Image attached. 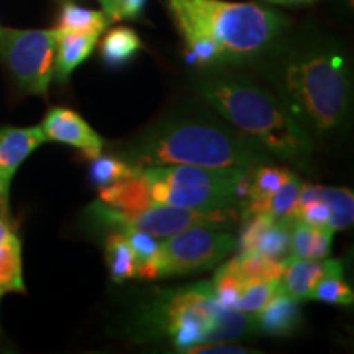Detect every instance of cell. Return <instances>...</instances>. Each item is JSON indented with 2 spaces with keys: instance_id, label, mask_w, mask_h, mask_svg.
<instances>
[{
  "instance_id": "cell-1",
  "label": "cell",
  "mask_w": 354,
  "mask_h": 354,
  "mask_svg": "<svg viewBox=\"0 0 354 354\" xmlns=\"http://www.w3.org/2000/svg\"><path fill=\"white\" fill-rule=\"evenodd\" d=\"M192 64L241 63L254 59L282 33L286 19L253 2L167 0Z\"/></svg>"
},
{
  "instance_id": "cell-2",
  "label": "cell",
  "mask_w": 354,
  "mask_h": 354,
  "mask_svg": "<svg viewBox=\"0 0 354 354\" xmlns=\"http://www.w3.org/2000/svg\"><path fill=\"white\" fill-rule=\"evenodd\" d=\"M135 167L192 165L251 171L271 161L263 146L207 117H174L149 128L127 151Z\"/></svg>"
},
{
  "instance_id": "cell-3",
  "label": "cell",
  "mask_w": 354,
  "mask_h": 354,
  "mask_svg": "<svg viewBox=\"0 0 354 354\" xmlns=\"http://www.w3.org/2000/svg\"><path fill=\"white\" fill-rule=\"evenodd\" d=\"M277 99L305 131L330 133L346 120L351 104V74L333 44L292 51L274 66Z\"/></svg>"
},
{
  "instance_id": "cell-4",
  "label": "cell",
  "mask_w": 354,
  "mask_h": 354,
  "mask_svg": "<svg viewBox=\"0 0 354 354\" xmlns=\"http://www.w3.org/2000/svg\"><path fill=\"white\" fill-rule=\"evenodd\" d=\"M201 95L220 117L274 156L304 161L313 151L310 133L269 88L245 77H212Z\"/></svg>"
},
{
  "instance_id": "cell-5",
  "label": "cell",
  "mask_w": 354,
  "mask_h": 354,
  "mask_svg": "<svg viewBox=\"0 0 354 354\" xmlns=\"http://www.w3.org/2000/svg\"><path fill=\"white\" fill-rule=\"evenodd\" d=\"M156 322L177 351L207 343H227L254 331V315L216 302L210 282L180 287L162 294Z\"/></svg>"
},
{
  "instance_id": "cell-6",
  "label": "cell",
  "mask_w": 354,
  "mask_h": 354,
  "mask_svg": "<svg viewBox=\"0 0 354 354\" xmlns=\"http://www.w3.org/2000/svg\"><path fill=\"white\" fill-rule=\"evenodd\" d=\"M153 205L183 207L198 212L230 210L245 198L250 171L192 165L138 167Z\"/></svg>"
},
{
  "instance_id": "cell-7",
  "label": "cell",
  "mask_w": 354,
  "mask_h": 354,
  "mask_svg": "<svg viewBox=\"0 0 354 354\" xmlns=\"http://www.w3.org/2000/svg\"><path fill=\"white\" fill-rule=\"evenodd\" d=\"M234 245L233 234L221 228L202 225L184 228L159 243L156 258L141 277L162 279L205 271L220 263Z\"/></svg>"
},
{
  "instance_id": "cell-8",
  "label": "cell",
  "mask_w": 354,
  "mask_h": 354,
  "mask_svg": "<svg viewBox=\"0 0 354 354\" xmlns=\"http://www.w3.org/2000/svg\"><path fill=\"white\" fill-rule=\"evenodd\" d=\"M56 28H0V59L20 88L35 95H46L55 77Z\"/></svg>"
},
{
  "instance_id": "cell-9",
  "label": "cell",
  "mask_w": 354,
  "mask_h": 354,
  "mask_svg": "<svg viewBox=\"0 0 354 354\" xmlns=\"http://www.w3.org/2000/svg\"><path fill=\"white\" fill-rule=\"evenodd\" d=\"M88 215L117 230H140L154 238H166L189 227L221 228L233 220L230 210L198 212L172 205H149L133 212L115 210L105 203L94 202L88 207Z\"/></svg>"
},
{
  "instance_id": "cell-10",
  "label": "cell",
  "mask_w": 354,
  "mask_h": 354,
  "mask_svg": "<svg viewBox=\"0 0 354 354\" xmlns=\"http://www.w3.org/2000/svg\"><path fill=\"white\" fill-rule=\"evenodd\" d=\"M243 220L241 251H254L279 261L290 258V228L294 221L274 218L268 214H253L243 216Z\"/></svg>"
},
{
  "instance_id": "cell-11",
  "label": "cell",
  "mask_w": 354,
  "mask_h": 354,
  "mask_svg": "<svg viewBox=\"0 0 354 354\" xmlns=\"http://www.w3.org/2000/svg\"><path fill=\"white\" fill-rule=\"evenodd\" d=\"M41 130L46 141L74 146L91 161L100 156L102 138L74 110L66 107L50 109L41 123Z\"/></svg>"
},
{
  "instance_id": "cell-12",
  "label": "cell",
  "mask_w": 354,
  "mask_h": 354,
  "mask_svg": "<svg viewBox=\"0 0 354 354\" xmlns=\"http://www.w3.org/2000/svg\"><path fill=\"white\" fill-rule=\"evenodd\" d=\"M46 138L41 127H3L0 128V197L6 201L12 177L21 162Z\"/></svg>"
},
{
  "instance_id": "cell-13",
  "label": "cell",
  "mask_w": 354,
  "mask_h": 354,
  "mask_svg": "<svg viewBox=\"0 0 354 354\" xmlns=\"http://www.w3.org/2000/svg\"><path fill=\"white\" fill-rule=\"evenodd\" d=\"M343 268L342 261L336 259H300L289 258L281 274V289L297 302L310 300L313 287L323 276Z\"/></svg>"
},
{
  "instance_id": "cell-14",
  "label": "cell",
  "mask_w": 354,
  "mask_h": 354,
  "mask_svg": "<svg viewBox=\"0 0 354 354\" xmlns=\"http://www.w3.org/2000/svg\"><path fill=\"white\" fill-rule=\"evenodd\" d=\"M300 322L299 302L281 290L254 315V331L271 336H289L299 328Z\"/></svg>"
},
{
  "instance_id": "cell-15",
  "label": "cell",
  "mask_w": 354,
  "mask_h": 354,
  "mask_svg": "<svg viewBox=\"0 0 354 354\" xmlns=\"http://www.w3.org/2000/svg\"><path fill=\"white\" fill-rule=\"evenodd\" d=\"M8 292H25L21 243L10 221L0 215V297Z\"/></svg>"
},
{
  "instance_id": "cell-16",
  "label": "cell",
  "mask_w": 354,
  "mask_h": 354,
  "mask_svg": "<svg viewBox=\"0 0 354 354\" xmlns=\"http://www.w3.org/2000/svg\"><path fill=\"white\" fill-rule=\"evenodd\" d=\"M97 41H99V35L59 33L55 63V77L57 81H68L73 71L92 55Z\"/></svg>"
},
{
  "instance_id": "cell-17",
  "label": "cell",
  "mask_w": 354,
  "mask_h": 354,
  "mask_svg": "<svg viewBox=\"0 0 354 354\" xmlns=\"http://www.w3.org/2000/svg\"><path fill=\"white\" fill-rule=\"evenodd\" d=\"M333 233L330 228L313 227L295 220L290 228V258L325 259L331 253Z\"/></svg>"
},
{
  "instance_id": "cell-18",
  "label": "cell",
  "mask_w": 354,
  "mask_h": 354,
  "mask_svg": "<svg viewBox=\"0 0 354 354\" xmlns=\"http://www.w3.org/2000/svg\"><path fill=\"white\" fill-rule=\"evenodd\" d=\"M109 25L110 19L104 12L68 2L61 8L56 30L59 33H92L100 37Z\"/></svg>"
},
{
  "instance_id": "cell-19",
  "label": "cell",
  "mask_w": 354,
  "mask_h": 354,
  "mask_svg": "<svg viewBox=\"0 0 354 354\" xmlns=\"http://www.w3.org/2000/svg\"><path fill=\"white\" fill-rule=\"evenodd\" d=\"M105 261L113 282H123L138 276V261L123 232L110 233L105 241Z\"/></svg>"
},
{
  "instance_id": "cell-20",
  "label": "cell",
  "mask_w": 354,
  "mask_h": 354,
  "mask_svg": "<svg viewBox=\"0 0 354 354\" xmlns=\"http://www.w3.org/2000/svg\"><path fill=\"white\" fill-rule=\"evenodd\" d=\"M140 50L141 38L135 30L128 28V26H117V28L110 30L100 44L102 59L112 68H118V66L131 61Z\"/></svg>"
},
{
  "instance_id": "cell-21",
  "label": "cell",
  "mask_w": 354,
  "mask_h": 354,
  "mask_svg": "<svg viewBox=\"0 0 354 354\" xmlns=\"http://www.w3.org/2000/svg\"><path fill=\"white\" fill-rule=\"evenodd\" d=\"M230 263L236 269V272L250 282L254 281H271V279H281V274L284 271L286 261H279L268 258L254 251H241L236 258H233Z\"/></svg>"
},
{
  "instance_id": "cell-22",
  "label": "cell",
  "mask_w": 354,
  "mask_h": 354,
  "mask_svg": "<svg viewBox=\"0 0 354 354\" xmlns=\"http://www.w3.org/2000/svg\"><path fill=\"white\" fill-rule=\"evenodd\" d=\"M300 189H302V183H300L297 176L292 172L289 179H287L286 183L264 202L261 214H268L279 220L294 221V210L295 203H297Z\"/></svg>"
},
{
  "instance_id": "cell-23",
  "label": "cell",
  "mask_w": 354,
  "mask_h": 354,
  "mask_svg": "<svg viewBox=\"0 0 354 354\" xmlns=\"http://www.w3.org/2000/svg\"><path fill=\"white\" fill-rule=\"evenodd\" d=\"M310 300H322V302L335 305H353L354 294L351 286L344 281L343 268L323 276L313 287Z\"/></svg>"
},
{
  "instance_id": "cell-24",
  "label": "cell",
  "mask_w": 354,
  "mask_h": 354,
  "mask_svg": "<svg viewBox=\"0 0 354 354\" xmlns=\"http://www.w3.org/2000/svg\"><path fill=\"white\" fill-rule=\"evenodd\" d=\"M210 286L216 302L227 308H234V304L240 299L241 292L248 286V282L236 272V269L228 261L227 264H223L216 271L214 282H210Z\"/></svg>"
},
{
  "instance_id": "cell-25",
  "label": "cell",
  "mask_w": 354,
  "mask_h": 354,
  "mask_svg": "<svg viewBox=\"0 0 354 354\" xmlns=\"http://www.w3.org/2000/svg\"><path fill=\"white\" fill-rule=\"evenodd\" d=\"M281 290V281H279V279L250 282V284L243 289L240 299L234 304V310L246 313V315H256V313H258L269 300L276 297Z\"/></svg>"
},
{
  "instance_id": "cell-26",
  "label": "cell",
  "mask_w": 354,
  "mask_h": 354,
  "mask_svg": "<svg viewBox=\"0 0 354 354\" xmlns=\"http://www.w3.org/2000/svg\"><path fill=\"white\" fill-rule=\"evenodd\" d=\"M135 172V166H130L125 159H118L115 156H97L92 159L91 179L95 185L105 187L118 180L125 179Z\"/></svg>"
},
{
  "instance_id": "cell-27",
  "label": "cell",
  "mask_w": 354,
  "mask_h": 354,
  "mask_svg": "<svg viewBox=\"0 0 354 354\" xmlns=\"http://www.w3.org/2000/svg\"><path fill=\"white\" fill-rule=\"evenodd\" d=\"M120 232L125 233L128 241H130L133 253L138 261V276L141 277V274L151 266L154 258H156L161 241H158L151 234L140 232V230H120Z\"/></svg>"
},
{
  "instance_id": "cell-28",
  "label": "cell",
  "mask_w": 354,
  "mask_h": 354,
  "mask_svg": "<svg viewBox=\"0 0 354 354\" xmlns=\"http://www.w3.org/2000/svg\"><path fill=\"white\" fill-rule=\"evenodd\" d=\"M110 21L138 19L143 12L146 0H99Z\"/></svg>"
},
{
  "instance_id": "cell-29",
  "label": "cell",
  "mask_w": 354,
  "mask_h": 354,
  "mask_svg": "<svg viewBox=\"0 0 354 354\" xmlns=\"http://www.w3.org/2000/svg\"><path fill=\"white\" fill-rule=\"evenodd\" d=\"M187 353H246L245 348L240 346H232V344H223V343H207V344H198V346L190 348Z\"/></svg>"
},
{
  "instance_id": "cell-30",
  "label": "cell",
  "mask_w": 354,
  "mask_h": 354,
  "mask_svg": "<svg viewBox=\"0 0 354 354\" xmlns=\"http://www.w3.org/2000/svg\"><path fill=\"white\" fill-rule=\"evenodd\" d=\"M268 3H276V6H307L313 3L315 0H263Z\"/></svg>"
},
{
  "instance_id": "cell-31",
  "label": "cell",
  "mask_w": 354,
  "mask_h": 354,
  "mask_svg": "<svg viewBox=\"0 0 354 354\" xmlns=\"http://www.w3.org/2000/svg\"><path fill=\"white\" fill-rule=\"evenodd\" d=\"M2 202H3V198H2V197H0V203H2Z\"/></svg>"
}]
</instances>
